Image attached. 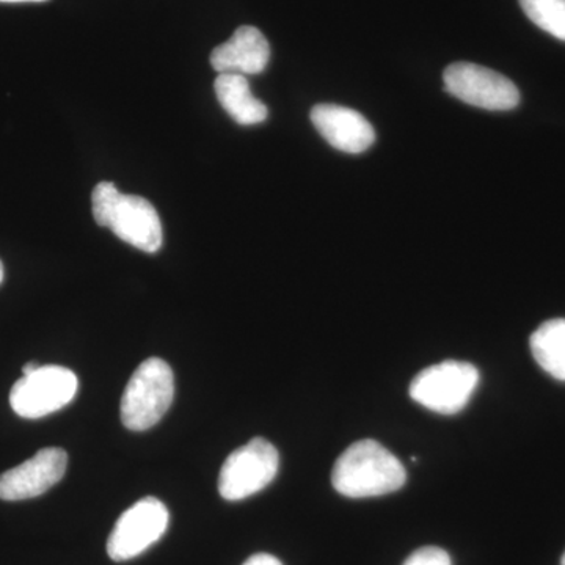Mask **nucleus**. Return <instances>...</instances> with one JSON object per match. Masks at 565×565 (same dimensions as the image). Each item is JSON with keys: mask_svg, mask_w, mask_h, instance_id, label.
<instances>
[{"mask_svg": "<svg viewBox=\"0 0 565 565\" xmlns=\"http://www.w3.org/2000/svg\"><path fill=\"white\" fill-rule=\"evenodd\" d=\"M68 455L61 448H46L32 459L0 475V500L22 501L46 493L62 481Z\"/></svg>", "mask_w": 565, "mask_h": 565, "instance_id": "obj_9", "label": "nucleus"}, {"mask_svg": "<svg viewBox=\"0 0 565 565\" xmlns=\"http://www.w3.org/2000/svg\"><path fill=\"white\" fill-rule=\"evenodd\" d=\"M214 90L223 109L239 125L252 126L267 120L269 110L253 96L243 74H218Z\"/></svg>", "mask_w": 565, "mask_h": 565, "instance_id": "obj_12", "label": "nucleus"}, {"mask_svg": "<svg viewBox=\"0 0 565 565\" xmlns=\"http://www.w3.org/2000/svg\"><path fill=\"white\" fill-rule=\"evenodd\" d=\"M243 565H282L277 557L267 555V553H258L248 557Z\"/></svg>", "mask_w": 565, "mask_h": 565, "instance_id": "obj_16", "label": "nucleus"}, {"mask_svg": "<svg viewBox=\"0 0 565 565\" xmlns=\"http://www.w3.org/2000/svg\"><path fill=\"white\" fill-rule=\"evenodd\" d=\"M77 386L76 374L68 367L47 364L13 385L10 405L21 418H43L68 405L76 396Z\"/></svg>", "mask_w": 565, "mask_h": 565, "instance_id": "obj_6", "label": "nucleus"}, {"mask_svg": "<svg viewBox=\"0 0 565 565\" xmlns=\"http://www.w3.org/2000/svg\"><path fill=\"white\" fill-rule=\"evenodd\" d=\"M403 565H452L451 557L438 546H423L407 557Z\"/></svg>", "mask_w": 565, "mask_h": 565, "instance_id": "obj_15", "label": "nucleus"}, {"mask_svg": "<svg viewBox=\"0 0 565 565\" xmlns=\"http://www.w3.org/2000/svg\"><path fill=\"white\" fill-rule=\"evenodd\" d=\"M407 481V471L393 452L379 441H355L340 456L332 484L348 498H373L396 492Z\"/></svg>", "mask_w": 565, "mask_h": 565, "instance_id": "obj_1", "label": "nucleus"}, {"mask_svg": "<svg viewBox=\"0 0 565 565\" xmlns=\"http://www.w3.org/2000/svg\"><path fill=\"white\" fill-rule=\"evenodd\" d=\"M0 2H7V3H20V2H46V0H0Z\"/></svg>", "mask_w": 565, "mask_h": 565, "instance_id": "obj_18", "label": "nucleus"}, {"mask_svg": "<svg viewBox=\"0 0 565 565\" xmlns=\"http://www.w3.org/2000/svg\"><path fill=\"white\" fill-rule=\"evenodd\" d=\"M39 367H40L39 363L31 362V363L25 364L24 367H22V373H24V375L35 373V371L39 370Z\"/></svg>", "mask_w": 565, "mask_h": 565, "instance_id": "obj_17", "label": "nucleus"}, {"mask_svg": "<svg viewBox=\"0 0 565 565\" xmlns=\"http://www.w3.org/2000/svg\"><path fill=\"white\" fill-rule=\"evenodd\" d=\"M531 352L539 366L565 382V319H552L539 327L530 340Z\"/></svg>", "mask_w": 565, "mask_h": 565, "instance_id": "obj_13", "label": "nucleus"}, {"mask_svg": "<svg viewBox=\"0 0 565 565\" xmlns=\"http://www.w3.org/2000/svg\"><path fill=\"white\" fill-rule=\"evenodd\" d=\"M3 281V264L0 262V285H2Z\"/></svg>", "mask_w": 565, "mask_h": 565, "instance_id": "obj_19", "label": "nucleus"}, {"mask_svg": "<svg viewBox=\"0 0 565 565\" xmlns=\"http://www.w3.org/2000/svg\"><path fill=\"white\" fill-rule=\"evenodd\" d=\"M174 397L172 367L162 359H148L134 371L121 397V423L143 433L161 422Z\"/></svg>", "mask_w": 565, "mask_h": 565, "instance_id": "obj_3", "label": "nucleus"}, {"mask_svg": "<svg viewBox=\"0 0 565 565\" xmlns=\"http://www.w3.org/2000/svg\"><path fill=\"white\" fill-rule=\"evenodd\" d=\"M523 11L542 31L565 41V0H519Z\"/></svg>", "mask_w": 565, "mask_h": 565, "instance_id": "obj_14", "label": "nucleus"}, {"mask_svg": "<svg viewBox=\"0 0 565 565\" xmlns=\"http://www.w3.org/2000/svg\"><path fill=\"white\" fill-rule=\"evenodd\" d=\"M270 58L269 41L252 25H243L211 54L212 68L221 74H259Z\"/></svg>", "mask_w": 565, "mask_h": 565, "instance_id": "obj_11", "label": "nucleus"}, {"mask_svg": "<svg viewBox=\"0 0 565 565\" xmlns=\"http://www.w3.org/2000/svg\"><path fill=\"white\" fill-rule=\"evenodd\" d=\"M561 565H565V553H564L563 559H561Z\"/></svg>", "mask_w": 565, "mask_h": 565, "instance_id": "obj_20", "label": "nucleus"}, {"mask_svg": "<svg viewBox=\"0 0 565 565\" xmlns=\"http://www.w3.org/2000/svg\"><path fill=\"white\" fill-rule=\"evenodd\" d=\"M311 121L323 139L337 150L360 154L375 140L371 122L360 111L337 104H319L311 110Z\"/></svg>", "mask_w": 565, "mask_h": 565, "instance_id": "obj_10", "label": "nucleus"}, {"mask_svg": "<svg viewBox=\"0 0 565 565\" xmlns=\"http://www.w3.org/2000/svg\"><path fill=\"white\" fill-rule=\"evenodd\" d=\"M93 217L110 228L122 243L156 253L163 244L161 218L148 200L122 195L111 182H99L92 195Z\"/></svg>", "mask_w": 565, "mask_h": 565, "instance_id": "obj_2", "label": "nucleus"}, {"mask_svg": "<svg viewBox=\"0 0 565 565\" xmlns=\"http://www.w3.org/2000/svg\"><path fill=\"white\" fill-rule=\"evenodd\" d=\"M280 456L266 438H253L230 455L218 475V493L223 500L241 501L262 492L278 473Z\"/></svg>", "mask_w": 565, "mask_h": 565, "instance_id": "obj_5", "label": "nucleus"}, {"mask_svg": "<svg viewBox=\"0 0 565 565\" xmlns=\"http://www.w3.org/2000/svg\"><path fill=\"white\" fill-rule=\"evenodd\" d=\"M169 509L158 498L147 497L122 512L107 541V553L115 563L134 559L166 534Z\"/></svg>", "mask_w": 565, "mask_h": 565, "instance_id": "obj_8", "label": "nucleus"}, {"mask_svg": "<svg viewBox=\"0 0 565 565\" xmlns=\"http://www.w3.org/2000/svg\"><path fill=\"white\" fill-rule=\"evenodd\" d=\"M444 82L446 92L481 109L512 110L520 104V92L514 82L475 63H452L445 70Z\"/></svg>", "mask_w": 565, "mask_h": 565, "instance_id": "obj_7", "label": "nucleus"}, {"mask_svg": "<svg viewBox=\"0 0 565 565\" xmlns=\"http://www.w3.org/2000/svg\"><path fill=\"white\" fill-rule=\"evenodd\" d=\"M478 384L479 371L473 364L448 360L415 375L411 396L435 414L455 415L468 404Z\"/></svg>", "mask_w": 565, "mask_h": 565, "instance_id": "obj_4", "label": "nucleus"}]
</instances>
